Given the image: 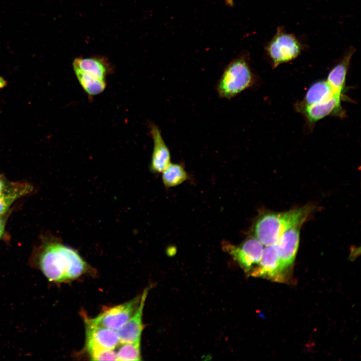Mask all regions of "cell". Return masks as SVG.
<instances>
[{
	"mask_svg": "<svg viewBox=\"0 0 361 361\" xmlns=\"http://www.w3.org/2000/svg\"><path fill=\"white\" fill-rule=\"evenodd\" d=\"M226 4L230 7H232L234 5V0H225Z\"/></svg>",
	"mask_w": 361,
	"mask_h": 361,
	"instance_id": "cell-24",
	"label": "cell"
},
{
	"mask_svg": "<svg viewBox=\"0 0 361 361\" xmlns=\"http://www.w3.org/2000/svg\"><path fill=\"white\" fill-rule=\"evenodd\" d=\"M162 179L166 187L181 184L188 178V174L183 167L176 163H170L162 171Z\"/></svg>",
	"mask_w": 361,
	"mask_h": 361,
	"instance_id": "cell-17",
	"label": "cell"
},
{
	"mask_svg": "<svg viewBox=\"0 0 361 361\" xmlns=\"http://www.w3.org/2000/svg\"><path fill=\"white\" fill-rule=\"evenodd\" d=\"M343 100H344L341 98L335 97L327 102L311 105H302L297 102L295 107L304 117L309 128L312 129L317 121L325 117H344L345 112L341 105Z\"/></svg>",
	"mask_w": 361,
	"mask_h": 361,
	"instance_id": "cell-7",
	"label": "cell"
},
{
	"mask_svg": "<svg viewBox=\"0 0 361 361\" xmlns=\"http://www.w3.org/2000/svg\"><path fill=\"white\" fill-rule=\"evenodd\" d=\"M301 45L292 34L278 32L266 47L273 68L296 58L301 51Z\"/></svg>",
	"mask_w": 361,
	"mask_h": 361,
	"instance_id": "cell-4",
	"label": "cell"
},
{
	"mask_svg": "<svg viewBox=\"0 0 361 361\" xmlns=\"http://www.w3.org/2000/svg\"><path fill=\"white\" fill-rule=\"evenodd\" d=\"M6 85V81L4 80V79L0 77V88H2L5 87V86Z\"/></svg>",
	"mask_w": 361,
	"mask_h": 361,
	"instance_id": "cell-23",
	"label": "cell"
},
{
	"mask_svg": "<svg viewBox=\"0 0 361 361\" xmlns=\"http://www.w3.org/2000/svg\"><path fill=\"white\" fill-rule=\"evenodd\" d=\"M73 68L74 71L101 80H106L112 69L108 60L102 56L76 58L73 62Z\"/></svg>",
	"mask_w": 361,
	"mask_h": 361,
	"instance_id": "cell-13",
	"label": "cell"
},
{
	"mask_svg": "<svg viewBox=\"0 0 361 361\" xmlns=\"http://www.w3.org/2000/svg\"><path fill=\"white\" fill-rule=\"evenodd\" d=\"M263 248V245L255 237L247 239L238 246H224L225 250L250 276L259 264Z\"/></svg>",
	"mask_w": 361,
	"mask_h": 361,
	"instance_id": "cell-6",
	"label": "cell"
},
{
	"mask_svg": "<svg viewBox=\"0 0 361 361\" xmlns=\"http://www.w3.org/2000/svg\"><path fill=\"white\" fill-rule=\"evenodd\" d=\"M122 344L116 352L117 360H140V340L133 342L121 343Z\"/></svg>",
	"mask_w": 361,
	"mask_h": 361,
	"instance_id": "cell-19",
	"label": "cell"
},
{
	"mask_svg": "<svg viewBox=\"0 0 361 361\" xmlns=\"http://www.w3.org/2000/svg\"><path fill=\"white\" fill-rule=\"evenodd\" d=\"M31 187L27 184H14L7 186L0 194V215L4 214L18 198L28 194Z\"/></svg>",
	"mask_w": 361,
	"mask_h": 361,
	"instance_id": "cell-16",
	"label": "cell"
},
{
	"mask_svg": "<svg viewBox=\"0 0 361 361\" xmlns=\"http://www.w3.org/2000/svg\"><path fill=\"white\" fill-rule=\"evenodd\" d=\"M141 295L123 304L104 310L96 317L85 321L95 325L117 330L132 316L137 309Z\"/></svg>",
	"mask_w": 361,
	"mask_h": 361,
	"instance_id": "cell-5",
	"label": "cell"
},
{
	"mask_svg": "<svg viewBox=\"0 0 361 361\" xmlns=\"http://www.w3.org/2000/svg\"><path fill=\"white\" fill-rule=\"evenodd\" d=\"M148 290L149 288L144 290L137 309L127 322L117 330L120 343L133 342L141 340L144 328L143 310Z\"/></svg>",
	"mask_w": 361,
	"mask_h": 361,
	"instance_id": "cell-11",
	"label": "cell"
},
{
	"mask_svg": "<svg viewBox=\"0 0 361 361\" xmlns=\"http://www.w3.org/2000/svg\"><path fill=\"white\" fill-rule=\"evenodd\" d=\"M88 352L93 360H117L116 352L113 349H98Z\"/></svg>",
	"mask_w": 361,
	"mask_h": 361,
	"instance_id": "cell-20",
	"label": "cell"
},
{
	"mask_svg": "<svg viewBox=\"0 0 361 361\" xmlns=\"http://www.w3.org/2000/svg\"><path fill=\"white\" fill-rule=\"evenodd\" d=\"M149 128L153 144L149 168L153 173L162 172L170 163V151L159 127L151 122Z\"/></svg>",
	"mask_w": 361,
	"mask_h": 361,
	"instance_id": "cell-10",
	"label": "cell"
},
{
	"mask_svg": "<svg viewBox=\"0 0 361 361\" xmlns=\"http://www.w3.org/2000/svg\"><path fill=\"white\" fill-rule=\"evenodd\" d=\"M354 52L353 48L349 49L341 60L331 69L326 79L334 91L341 95H345L346 76Z\"/></svg>",
	"mask_w": 361,
	"mask_h": 361,
	"instance_id": "cell-15",
	"label": "cell"
},
{
	"mask_svg": "<svg viewBox=\"0 0 361 361\" xmlns=\"http://www.w3.org/2000/svg\"><path fill=\"white\" fill-rule=\"evenodd\" d=\"M37 265L48 280L62 282L83 274L87 264L74 249L59 242L46 244L37 259Z\"/></svg>",
	"mask_w": 361,
	"mask_h": 361,
	"instance_id": "cell-1",
	"label": "cell"
},
{
	"mask_svg": "<svg viewBox=\"0 0 361 361\" xmlns=\"http://www.w3.org/2000/svg\"><path fill=\"white\" fill-rule=\"evenodd\" d=\"M308 213V208L303 207L284 213L264 214L255 224V238L263 246L274 245L284 232L301 225Z\"/></svg>",
	"mask_w": 361,
	"mask_h": 361,
	"instance_id": "cell-2",
	"label": "cell"
},
{
	"mask_svg": "<svg viewBox=\"0 0 361 361\" xmlns=\"http://www.w3.org/2000/svg\"><path fill=\"white\" fill-rule=\"evenodd\" d=\"M258 82L245 56L232 61L225 68L217 85L216 91L220 98L231 99L244 91L252 88Z\"/></svg>",
	"mask_w": 361,
	"mask_h": 361,
	"instance_id": "cell-3",
	"label": "cell"
},
{
	"mask_svg": "<svg viewBox=\"0 0 361 361\" xmlns=\"http://www.w3.org/2000/svg\"><path fill=\"white\" fill-rule=\"evenodd\" d=\"M282 272L278 252L274 245L263 248L259 264L250 276L281 281L283 278Z\"/></svg>",
	"mask_w": 361,
	"mask_h": 361,
	"instance_id": "cell-12",
	"label": "cell"
},
{
	"mask_svg": "<svg viewBox=\"0 0 361 361\" xmlns=\"http://www.w3.org/2000/svg\"><path fill=\"white\" fill-rule=\"evenodd\" d=\"M3 215H0V238L4 234L6 222V218Z\"/></svg>",
	"mask_w": 361,
	"mask_h": 361,
	"instance_id": "cell-21",
	"label": "cell"
},
{
	"mask_svg": "<svg viewBox=\"0 0 361 361\" xmlns=\"http://www.w3.org/2000/svg\"><path fill=\"white\" fill-rule=\"evenodd\" d=\"M339 97L346 100L345 95L336 93L326 80H321L313 83L307 90L303 99L298 102L302 105H311L327 102Z\"/></svg>",
	"mask_w": 361,
	"mask_h": 361,
	"instance_id": "cell-14",
	"label": "cell"
},
{
	"mask_svg": "<svg viewBox=\"0 0 361 361\" xmlns=\"http://www.w3.org/2000/svg\"><path fill=\"white\" fill-rule=\"evenodd\" d=\"M74 72L81 87L89 96L98 95L105 90L106 80L96 79L78 71Z\"/></svg>",
	"mask_w": 361,
	"mask_h": 361,
	"instance_id": "cell-18",
	"label": "cell"
},
{
	"mask_svg": "<svg viewBox=\"0 0 361 361\" xmlns=\"http://www.w3.org/2000/svg\"><path fill=\"white\" fill-rule=\"evenodd\" d=\"M7 186L4 178L0 176V194L4 192Z\"/></svg>",
	"mask_w": 361,
	"mask_h": 361,
	"instance_id": "cell-22",
	"label": "cell"
},
{
	"mask_svg": "<svg viewBox=\"0 0 361 361\" xmlns=\"http://www.w3.org/2000/svg\"><path fill=\"white\" fill-rule=\"evenodd\" d=\"M299 238V230L298 227H295L284 232L275 244L282 272L292 264L298 248Z\"/></svg>",
	"mask_w": 361,
	"mask_h": 361,
	"instance_id": "cell-9",
	"label": "cell"
},
{
	"mask_svg": "<svg viewBox=\"0 0 361 361\" xmlns=\"http://www.w3.org/2000/svg\"><path fill=\"white\" fill-rule=\"evenodd\" d=\"M86 346L88 352L94 349H114L120 343L117 330L95 325L85 321Z\"/></svg>",
	"mask_w": 361,
	"mask_h": 361,
	"instance_id": "cell-8",
	"label": "cell"
}]
</instances>
